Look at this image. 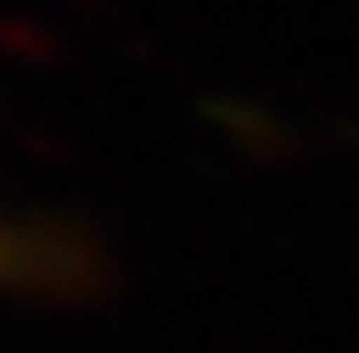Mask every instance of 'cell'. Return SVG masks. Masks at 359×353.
I'll list each match as a JSON object with an SVG mask.
<instances>
[{
    "mask_svg": "<svg viewBox=\"0 0 359 353\" xmlns=\"http://www.w3.org/2000/svg\"><path fill=\"white\" fill-rule=\"evenodd\" d=\"M6 253H13V246H6V240H0V265H6Z\"/></svg>",
    "mask_w": 359,
    "mask_h": 353,
    "instance_id": "cell-1",
    "label": "cell"
}]
</instances>
